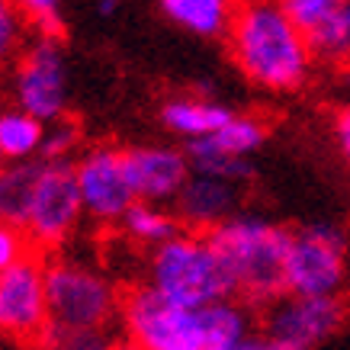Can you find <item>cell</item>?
I'll use <instances>...</instances> for the list:
<instances>
[{
	"label": "cell",
	"mask_w": 350,
	"mask_h": 350,
	"mask_svg": "<svg viewBox=\"0 0 350 350\" xmlns=\"http://www.w3.org/2000/svg\"><path fill=\"white\" fill-rule=\"evenodd\" d=\"M225 39L238 71L270 94H296L315 71L306 36L289 23L280 0H238Z\"/></svg>",
	"instance_id": "2"
},
{
	"label": "cell",
	"mask_w": 350,
	"mask_h": 350,
	"mask_svg": "<svg viewBox=\"0 0 350 350\" xmlns=\"http://www.w3.org/2000/svg\"><path fill=\"white\" fill-rule=\"evenodd\" d=\"M187 164H190V174H206V177H219V180L228 183H244L251 177V161L247 158H232L219 151L215 145H209L206 138H196V142H187Z\"/></svg>",
	"instance_id": "20"
},
{
	"label": "cell",
	"mask_w": 350,
	"mask_h": 350,
	"mask_svg": "<svg viewBox=\"0 0 350 350\" xmlns=\"http://www.w3.org/2000/svg\"><path fill=\"white\" fill-rule=\"evenodd\" d=\"M347 319L340 296H276L264 306L260 334L270 350H315Z\"/></svg>",
	"instance_id": "8"
},
{
	"label": "cell",
	"mask_w": 350,
	"mask_h": 350,
	"mask_svg": "<svg viewBox=\"0 0 350 350\" xmlns=\"http://www.w3.org/2000/svg\"><path fill=\"white\" fill-rule=\"evenodd\" d=\"M347 283V238L334 222H312L289 232L283 293L340 296Z\"/></svg>",
	"instance_id": "6"
},
{
	"label": "cell",
	"mask_w": 350,
	"mask_h": 350,
	"mask_svg": "<svg viewBox=\"0 0 350 350\" xmlns=\"http://www.w3.org/2000/svg\"><path fill=\"white\" fill-rule=\"evenodd\" d=\"M334 142H338V151L347 158V151H350V113H347V107L344 109H338L334 113Z\"/></svg>",
	"instance_id": "28"
},
{
	"label": "cell",
	"mask_w": 350,
	"mask_h": 350,
	"mask_svg": "<svg viewBox=\"0 0 350 350\" xmlns=\"http://www.w3.org/2000/svg\"><path fill=\"white\" fill-rule=\"evenodd\" d=\"M206 142L215 145L219 151H225V154H232V158L251 161V154L260 151V145L267 142V122L260 116H247V113L234 116L232 113Z\"/></svg>",
	"instance_id": "19"
},
{
	"label": "cell",
	"mask_w": 350,
	"mask_h": 350,
	"mask_svg": "<svg viewBox=\"0 0 350 350\" xmlns=\"http://www.w3.org/2000/svg\"><path fill=\"white\" fill-rule=\"evenodd\" d=\"M45 280V312L49 325L68 331H103L119 312V293L107 273L96 267L55 257L42 264Z\"/></svg>",
	"instance_id": "5"
},
{
	"label": "cell",
	"mask_w": 350,
	"mask_h": 350,
	"mask_svg": "<svg viewBox=\"0 0 350 350\" xmlns=\"http://www.w3.org/2000/svg\"><path fill=\"white\" fill-rule=\"evenodd\" d=\"M39 350H135L129 340H116L109 334V328L103 331H68L45 325L39 334Z\"/></svg>",
	"instance_id": "22"
},
{
	"label": "cell",
	"mask_w": 350,
	"mask_h": 350,
	"mask_svg": "<svg viewBox=\"0 0 350 350\" xmlns=\"http://www.w3.org/2000/svg\"><path fill=\"white\" fill-rule=\"evenodd\" d=\"M0 167H3V158H0Z\"/></svg>",
	"instance_id": "32"
},
{
	"label": "cell",
	"mask_w": 350,
	"mask_h": 350,
	"mask_svg": "<svg viewBox=\"0 0 350 350\" xmlns=\"http://www.w3.org/2000/svg\"><path fill=\"white\" fill-rule=\"evenodd\" d=\"M119 319L135 350H228L254 331L251 306L238 299L187 308L161 299L148 283L129 289L119 302Z\"/></svg>",
	"instance_id": "1"
},
{
	"label": "cell",
	"mask_w": 350,
	"mask_h": 350,
	"mask_svg": "<svg viewBox=\"0 0 350 350\" xmlns=\"http://www.w3.org/2000/svg\"><path fill=\"white\" fill-rule=\"evenodd\" d=\"M29 254H36V247L29 244L26 232L16 228V225L0 222V273L10 270L13 264H20L23 257H29Z\"/></svg>",
	"instance_id": "27"
},
{
	"label": "cell",
	"mask_w": 350,
	"mask_h": 350,
	"mask_svg": "<svg viewBox=\"0 0 350 350\" xmlns=\"http://www.w3.org/2000/svg\"><path fill=\"white\" fill-rule=\"evenodd\" d=\"M306 42L315 64L340 68L350 55V7L340 10L338 16H331L328 23H321L319 29H312L306 36Z\"/></svg>",
	"instance_id": "21"
},
{
	"label": "cell",
	"mask_w": 350,
	"mask_h": 350,
	"mask_svg": "<svg viewBox=\"0 0 350 350\" xmlns=\"http://www.w3.org/2000/svg\"><path fill=\"white\" fill-rule=\"evenodd\" d=\"M0 350H32L29 344H23V340H10V338H0Z\"/></svg>",
	"instance_id": "31"
},
{
	"label": "cell",
	"mask_w": 350,
	"mask_h": 350,
	"mask_svg": "<svg viewBox=\"0 0 350 350\" xmlns=\"http://www.w3.org/2000/svg\"><path fill=\"white\" fill-rule=\"evenodd\" d=\"M49 325L42 260L36 254L0 273V338L29 344Z\"/></svg>",
	"instance_id": "11"
},
{
	"label": "cell",
	"mask_w": 350,
	"mask_h": 350,
	"mask_svg": "<svg viewBox=\"0 0 350 350\" xmlns=\"http://www.w3.org/2000/svg\"><path fill=\"white\" fill-rule=\"evenodd\" d=\"M119 225H122L129 241L145 244V247H158V244L170 241L177 232H183L177 215L170 213V209L154 206V202H138V200L122 213Z\"/></svg>",
	"instance_id": "17"
},
{
	"label": "cell",
	"mask_w": 350,
	"mask_h": 350,
	"mask_svg": "<svg viewBox=\"0 0 350 350\" xmlns=\"http://www.w3.org/2000/svg\"><path fill=\"white\" fill-rule=\"evenodd\" d=\"M238 206H241V183H228L206 174H190L180 193L174 196V215L180 228L187 225L190 232L200 234L234 215Z\"/></svg>",
	"instance_id": "13"
},
{
	"label": "cell",
	"mask_w": 350,
	"mask_h": 350,
	"mask_svg": "<svg viewBox=\"0 0 350 350\" xmlns=\"http://www.w3.org/2000/svg\"><path fill=\"white\" fill-rule=\"evenodd\" d=\"M23 10V16L36 23V32L42 36H58L62 32V0H13Z\"/></svg>",
	"instance_id": "26"
},
{
	"label": "cell",
	"mask_w": 350,
	"mask_h": 350,
	"mask_svg": "<svg viewBox=\"0 0 350 350\" xmlns=\"http://www.w3.org/2000/svg\"><path fill=\"white\" fill-rule=\"evenodd\" d=\"M215 257L222 264L232 296L244 306H267L283 296V264H286L289 228L257 213L228 215L206 232Z\"/></svg>",
	"instance_id": "3"
},
{
	"label": "cell",
	"mask_w": 350,
	"mask_h": 350,
	"mask_svg": "<svg viewBox=\"0 0 350 350\" xmlns=\"http://www.w3.org/2000/svg\"><path fill=\"white\" fill-rule=\"evenodd\" d=\"M94 7H96V16H103V20H109V16H113V13L119 10V0H96Z\"/></svg>",
	"instance_id": "30"
},
{
	"label": "cell",
	"mask_w": 350,
	"mask_h": 350,
	"mask_svg": "<svg viewBox=\"0 0 350 350\" xmlns=\"http://www.w3.org/2000/svg\"><path fill=\"white\" fill-rule=\"evenodd\" d=\"M161 13L200 39H219L228 32L238 0H158Z\"/></svg>",
	"instance_id": "15"
},
{
	"label": "cell",
	"mask_w": 350,
	"mask_h": 350,
	"mask_svg": "<svg viewBox=\"0 0 350 350\" xmlns=\"http://www.w3.org/2000/svg\"><path fill=\"white\" fill-rule=\"evenodd\" d=\"M39 167H42L39 158L10 161V164L0 167V222L16 225V228L26 225L32 190H36V180H39Z\"/></svg>",
	"instance_id": "16"
},
{
	"label": "cell",
	"mask_w": 350,
	"mask_h": 350,
	"mask_svg": "<svg viewBox=\"0 0 350 350\" xmlns=\"http://www.w3.org/2000/svg\"><path fill=\"white\" fill-rule=\"evenodd\" d=\"M283 13L289 16V23L296 26L302 36H308L312 29H319L321 23H328L331 16H338L340 10H347L350 0H280Z\"/></svg>",
	"instance_id": "24"
},
{
	"label": "cell",
	"mask_w": 350,
	"mask_h": 350,
	"mask_svg": "<svg viewBox=\"0 0 350 350\" xmlns=\"http://www.w3.org/2000/svg\"><path fill=\"white\" fill-rule=\"evenodd\" d=\"M71 96V68L58 36H29L26 49L16 58L13 75V100L16 109L36 116L42 126L64 119Z\"/></svg>",
	"instance_id": "7"
},
{
	"label": "cell",
	"mask_w": 350,
	"mask_h": 350,
	"mask_svg": "<svg viewBox=\"0 0 350 350\" xmlns=\"http://www.w3.org/2000/svg\"><path fill=\"white\" fill-rule=\"evenodd\" d=\"M81 145V129L71 119H55L42 132L39 145V161H68Z\"/></svg>",
	"instance_id": "25"
},
{
	"label": "cell",
	"mask_w": 350,
	"mask_h": 350,
	"mask_svg": "<svg viewBox=\"0 0 350 350\" xmlns=\"http://www.w3.org/2000/svg\"><path fill=\"white\" fill-rule=\"evenodd\" d=\"M148 286L161 299L187 308L234 299L213 244L200 232H177L170 241L151 247Z\"/></svg>",
	"instance_id": "4"
},
{
	"label": "cell",
	"mask_w": 350,
	"mask_h": 350,
	"mask_svg": "<svg viewBox=\"0 0 350 350\" xmlns=\"http://www.w3.org/2000/svg\"><path fill=\"white\" fill-rule=\"evenodd\" d=\"M29 42V20L13 0H0V68L20 58Z\"/></svg>",
	"instance_id": "23"
},
{
	"label": "cell",
	"mask_w": 350,
	"mask_h": 350,
	"mask_svg": "<svg viewBox=\"0 0 350 350\" xmlns=\"http://www.w3.org/2000/svg\"><path fill=\"white\" fill-rule=\"evenodd\" d=\"M228 350H270V344H267L264 340V334H260V331H247V334H244V338H238L232 344V347Z\"/></svg>",
	"instance_id": "29"
},
{
	"label": "cell",
	"mask_w": 350,
	"mask_h": 350,
	"mask_svg": "<svg viewBox=\"0 0 350 350\" xmlns=\"http://www.w3.org/2000/svg\"><path fill=\"white\" fill-rule=\"evenodd\" d=\"M122 167L138 202H174L180 187L190 177L187 154L174 145H132L122 148Z\"/></svg>",
	"instance_id": "12"
},
{
	"label": "cell",
	"mask_w": 350,
	"mask_h": 350,
	"mask_svg": "<svg viewBox=\"0 0 350 350\" xmlns=\"http://www.w3.org/2000/svg\"><path fill=\"white\" fill-rule=\"evenodd\" d=\"M71 167H75L77 196L87 219L100 225H116L122 213L135 202L132 187L126 180V167H122V148L94 145Z\"/></svg>",
	"instance_id": "10"
},
{
	"label": "cell",
	"mask_w": 350,
	"mask_h": 350,
	"mask_svg": "<svg viewBox=\"0 0 350 350\" xmlns=\"http://www.w3.org/2000/svg\"><path fill=\"white\" fill-rule=\"evenodd\" d=\"M84 219L71 161H42L23 232L32 247H62Z\"/></svg>",
	"instance_id": "9"
},
{
	"label": "cell",
	"mask_w": 350,
	"mask_h": 350,
	"mask_svg": "<svg viewBox=\"0 0 350 350\" xmlns=\"http://www.w3.org/2000/svg\"><path fill=\"white\" fill-rule=\"evenodd\" d=\"M228 116H232V109L225 103L202 100V96H174L161 107V126L187 142L209 138Z\"/></svg>",
	"instance_id": "14"
},
{
	"label": "cell",
	"mask_w": 350,
	"mask_h": 350,
	"mask_svg": "<svg viewBox=\"0 0 350 350\" xmlns=\"http://www.w3.org/2000/svg\"><path fill=\"white\" fill-rule=\"evenodd\" d=\"M42 132L45 126L29 113H23L16 107L0 109V158H3V164L39 158Z\"/></svg>",
	"instance_id": "18"
}]
</instances>
